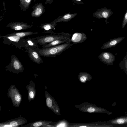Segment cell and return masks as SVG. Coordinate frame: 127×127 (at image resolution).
Instances as JSON below:
<instances>
[{
  "label": "cell",
  "instance_id": "cell-2",
  "mask_svg": "<svg viewBox=\"0 0 127 127\" xmlns=\"http://www.w3.org/2000/svg\"><path fill=\"white\" fill-rule=\"evenodd\" d=\"M71 35L68 33H54L47 35L38 36L34 38L36 40L39 45H43L48 44L55 40L70 38Z\"/></svg>",
  "mask_w": 127,
  "mask_h": 127
},
{
  "label": "cell",
  "instance_id": "cell-30",
  "mask_svg": "<svg viewBox=\"0 0 127 127\" xmlns=\"http://www.w3.org/2000/svg\"><path fill=\"white\" fill-rule=\"evenodd\" d=\"M54 0H46L45 3L47 4L48 3H51Z\"/></svg>",
  "mask_w": 127,
  "mask_h": 127
},
{
  "label": "cell",
  "instance_id": "cell-18",
  "mask_svg": "<svg viewBox=\"0 0 127 127\" xmlns=\"http://www.w3.org/2000/svg\"><path fill=\"white\" fill-rule=\"evenodd\" d=\"M61 17V16H59L51 23L42 24L40 26V28L45 31H46V32L41 33H50L51 34L54 33L52 30L55 28L57 25V21Z\"/></svg>",
  "mask_w": 127,
  "mask_h": 127
},
{
  "label": "cell",
  "instance_id": "cell-14",
  "mask_svg": "<svg viewBox=\"0 0 127 127\" xmlns=\"http://www.w3.org/2000/svg\"><path fill=\"white\" fill-rule=\"evenodd\" d=\"M39 44L36 40L34 38H30L28 37L26 39L23 38L22 42V47H27L34 49L38 48Z\"/></svg>",
  "mask_w": 127,
  "mask_h": 127
},
{
  "label": "cell",
  "instance_id": "cell-32",
  "mask_svg": "<svg viewBox=\"0 0 127 127\" xmlns=\"http://www.w3.org/2000/svg\"><path fill=\"white\" fill-rule=\"evenodd\" d=\"M22 0H20V2H21Z\"/></svg>",
  "mask_w": 127,
  "mask_h": 127
},
{
  "label": "cell",
  "instance_id": "cell-5",
  "mask_svg": "<svg viewBox=\"0 0 127 127\" xmlns=\"http://www.w3.org/2000/svg\"><path fill=\"white\" fill-rule=\"evenodd\" d=\"M24 38L10 33L4 35H0V38H3L2 42L4 43L12 45L22 50V42Z\"/></svg>",
  "mask_w": 127,
  "mask_h": 127
},
{
  "label": "cell",
  "instance_id": "cell-22",
  "mask_svg": "<svg viewBox=\"0 0 127 127\" xmlns=\"http://www.w3.org/2000/svg\"><path fill=\"white\" fill-rule=\"evenodd\" d=\"M78 14L77 13H70V12L61 16L57 21V23L60 22H67L70 20Z\"/></svg>",
  "mask_w": 127,
  "mask_h": 127
},
{
  "label": "cell",
  "instance_id": "cell-33",
  "mask_svg": "<svg viewBox=\"0 0 127 127\" xmlns=\"http://www.w3.org/2000/svg\"><path fill=\"white\" fill-rule=\"evenodd\" d=\"M124 127H127V125H126V126H124Z\"/></svg>",
  "mask_w": 127,
  "mask_h": 127
},
{
  "label": "cell",
  "instance_id": "cell-26",
  "mask_svg": "<svg viewBox=\"0 0 127 127\" xmlns=\"http://www.w3.org/2000/svg\"><path fill=\"white\" fill-rule=\"evenodd\" d=\"M119 65L122 69L125 70L127 74V61L125 57L120 63Z\"/></svg>",
  "mask_w": 127,
  "mask_h": 127
},
{
  "label": "cell",
  "instance_id": "cell-34",
  "mask_svg": "<svg viewBox=\"0 0 127 127\" xmlns=\"http://www.w3.org/2000/svg\"><path fill=\"white\" fill-rule=\"evenodd\" d=\"M35 0H34V2Z\"/></svg>",
  "mask_w": 127,
  "mask_h": 127
},
{
  "label": "cell",
  "instance_id": "cell-24",
  "mask_svg": "<svg viewBox=\"0 0 127 127\" xmlns=\"http://www.w3.org/2000/svg\"><path fill=\"white\" fill-rule=\"evenodd\" d=\"M39 33L38 32H34L31 31L14 32L10 33L11 34L15 35L21 37H24L25 36L33 34Z\"/></svg>",
  "mask_w": 127,
  "mask_h": 127
},
{
  "label": "cell",
  "instance_id": "cell-10",
  "mask_svg": "<svg viewBox=\"0 0 127 127\" xmlns=\"http://www.w3.org/2000/svg\"><path fill=\"white\" fill-rule=\"evenodd\" d=\"M98 58L101 62L108 65H113L115 60V56L112 53L107 51L100 54Z\"/></svg>",
  "mask_w": 127,
  "mask_h": 127
},
{
  "label": "cell",
  "instance_id": "cell-20",
  "mask_svg": "<svg viewBox=\"0 0 127 127\" xmlns=\"http://www.w3.org/2000/svg\"><path fill=\"white\" fill-rule=\"evenodd\" d=\"M44 7L41 3L37 5L32 13V16L33 17H38L43 13Z\"/></svg>",
  "mask_w": 127,
  "mask_h": 127
},
{
  "label": "cell",
  "instance_id": "cell-1",
  "mask_svg": "<svg viewBox=\"0 0 127 127\" xmlns=\"http://www.w3.org/2000/svg\"><path fill=\"white\" fill-rule=\"evenodd\" d=\"M74 44L69 42L45 49L38 48L35 49L40 56L45 57H55L61 54Z\"/></svg>",
  "mask_w": 127,
  "mask_h": 127
},
{
  "label": "cell",
  "instance_id": "cell-4",
  "mask_svg": "<svg viewBox=\"0 0 127 127\" xmlns=\"http://www.w3.org/2000/svg\"><path fill=\"white\" fill-rule=\"evenodd\" d=\"M11 58L10 63L5 67L6 70L17 74L23 72L24 70V67L17 57L13 55L11 56Z\"/></svg>",
  "mask_w": 127,
  "mask_h": 127
},
{
  "label": "cell",
  "instance_id": "cell-25",
  "mask_svg": "<svg viewBox=\"0 0 127 127\" xmlns=\"http://www.w3.org/2000/svg\"><path fill=\"white\" fill-rule=\"evenodd\" d=\"M69 124L67 121L63 120L59 121L55 123L54 127H66L69 126Z\"/></svg>",
  "mask_w": 127,
  "mask_h": 127
},
{
  "label": "cell",
  "instance_id": "cell-13",
  "mask_svg": "<svg viewBox=\"0 0 127 127\" xmlns=\"http://www.w3.org/2000/svg\"><path fill=\"white\" fill-rule=\"evenodd\" d=\"M87 38V36L84 33L77 32L71 35L70 41L72 43L77 44L84 42Z\"/></svg>",
  "mask_w": 127,
  "mask_h": 127
},
{
  "label": "cell",
  "instance_id": "cell-29",
  "mask_svg": "<svg viewBox=\"0 0 127 127\" xmlns=\"http://www.w3.org/2000/svg\"><path fill=\"white\" fill-rule=\"evenodd\" d=\"M73 2L78 4H83L84 3L82 0H72Z\"/></svg>",
  "mask_w": 127,
  "mask_h": 127
},
{
  "label": "cell",
  "instance_id": "cell-31",
  "mask_svg": "<svg viewBox=\"0 0 127 127\" xmlns=\"http://www.w3.org/2000/svg\"><path fill=\"white\" fill-rule=\"evenodd\" d=\"M125 57L126 58V60L127 61V52L126 53V55Z\"/></svg>",
  "mask_w": 127,
  "mask_h": 127
},
{
  "label": "cell",
  "instance_id": "cell-28",
  "mask_svg": "<svg viewBox=\"0 0 127 127\" xmlns=\"http://www.w3.org/2000/svg\"><path fill=\"white\" fill-rule=\"evenodd\" d=\"M127 24V9L124 15L122 21V27L123 29Z\"/></svg>",
  "mask_w": 127,
  "mask_h": 127
},
{
  "label": "cell",
  "instance_id": "cell-7",
  "mask_svg": "<svg viewBox=\"0 0 127 127\" xmlns=\"http://www.w3.org/2000/svg\"><path fill=\"white\" fill-rule=\"evenodd\" d=\"M45 96L46 99V103L47 107L51 110L57 115H60V109L54 98L47 91H45Z\"/></svg>",
  "mask_w": 127,
  "mask_h": 127
},
{
  "label": "cell",
  "instance_id": "cell-16",
  "mask_svg": "<svg viewBox=\"0 0 127 127\" xmlns=\"http://www.w3.org/2000/svg\"><path fill=\"white\" fill-rule=\"evenodd\" d=\"M26 87L28 91V100L30 102L34 99L36 95L35 83L32 80H31Z\"/></svg>",
  "mask_w": 127,
  "mask_h": 127
},
{
  "label": "cell",
  "instance_id": "cell-17",
  "mask_svg": "<svg viewBox=\"0 0 127 127\" xmlns=\"http://www.w3.org/2000/svg\"><path fill=\"white\" fill-rule=\"evenodd\" d=\"M55 123L52 121L46 120H40L29 123L26 126L21 125V127H44L48 125H55Z\"/></svg>",
  "mask_w": 127,
  "mask_h": 127
},
{
  "label": "cell",
  "instance_id": "cell-15",
  "mask_svg": "<svg viewBox=\"0 0 127 127\" xmlns=\"http://www.w3.org/2000/svg\"><path fill=\"white\" fill-rule=\"evenodd\" d=\"M125 38L124 37H120L111 38L109 41L102 45L101 49L103 50L114 47L122 41Z\"/></svg>",
  "mask_w": 127,
  "mask_h": 127
},
{
  "label": "cell",
  "instance_id": "cell-8",
  "mask_svg": "<svg viewBox=\"0 0 127 127\" xmlns=\"http://www.w3.org/2000/svg\"><path fill=\"white\" fill-rule=\"evenodd\" d=\"M27 122V119L20 115L18 118L11 119L0 124V127H18Z\"/></svg>",
  "mask_w": 127,
  "mask_h": 127
},
{
  "label": "cell",
  "instance_id": "cell-6",
  "mask_svg": "<svg viewBox=\"0 0 127 127\" xmlns=\"http://www.w3.org/2000/svg\"><path fill=\"white\" fill-rule=\"evenodd\" d=\"M7 97L10 98L13 106L19 107L22 99L21 95L15 86L11 85L8 90Z\"/></svg>",
  "mask_w": 127,
  "mask_h": 127
},
{
  "label": "cell",
  "instance_id": "cell-12",
  "mask_svg": "<svg viewBox=\"0 0 127 127\" xmlns=\"http://www.w3.org/2000/svg\"><path fill=\"white\" fill-rule=\"evenodd\" d=\"M6 26L10 28L12 30L17 31L26 30L31 28L32 26L29 25L26 23L15 22L10 23L7 24Z\"/></svg>",
  "mask_w": 127,
  "mask_h": 127
},
{
  "label": "cell",
  "instance_id": "cell-23",
  "mask_svg": "<svg viewBox=\"0 0 127 127\" xmlns=\"http://www.w3.org/2000/svg\"><path fill=\"white\" fill-rule=\"evenodd\" d=\"M110 123L115 125H122L127 124V117H118L110 121Z\"/></svg>",
  "mask_w": 127,
  "mask_h": 127
},
{
  "label": "cell",
  "instance_id": "cell-9",
  "mask_svg": "<svg viewBox=\"0 0 127 127\" xmlns=\"http://www.w3.org/2000/svg\"><path fill=\"white\" fill-rule=\"evenodd\" d=\"M113 14L111 9L104 7L98 9L93 13L92 15L94 17L98 19L104 18L107 20Z\"/></svg>",
  "mask_w": 127,
  "mask_h": 127
},
{
  "label": "cell",
  "instance_id": "cell-19",
  "mask_svg": "<svg viewBox=\"0 0 127 127\" xmlns=\"http://www.w3.org/2000/svg\"><path fill=\"white\" fill-rule=\"evenodd\" d=\"M71 42L70 38L63 39L55 40L46 45H43L42 48L45 49Z\"/></svg>",
  "mask_w": 127,
  "mask_h": 127
},
{
  "label": "cell",
  "instance_id": "cell-27",
  "mask_svg": "<svg viewBox=\"0 0 127 127\" xmlns=\"http://www.w3.org/2000/svg\"><path fill=\"white\" fill-rule=\"evenodd\" d=\"M31 0H22L20 3L24 8L28 7L30 5Z\"/></svg>",
  "mask_w": 127,
  "mask_h": 127
},
{
  "label": "cell",
  "instance_id": "cell-3",
  "mask_svg": "<svg viewBox=\"0 0 127 127\" xmlns=\"http://www.w3.org/2000/svg\"><path fill=\"white\" fill-rule=\"evenodd\" d=\"M74 106L83 112L103 113L109 112L105 109L88 102H83L80 104L75 105Z\"/></svg>",
  "mask_w": 127,
  "mask_h": 127
},
{
  "label": "cell",
  "instance_id": "cell-21",
  "mask_svg": "<svg viewBox=\"0 0 127 127\" xmlns=\"http://www.w3.org/2000/svg\"><path fill=\"white\" fill-rule=\"evenodd\" d=\"M78 75L79 81L83 83H85L91 80L92 78V76L90 74L86 72H80Z\"/></svg>",
  "mask_w": 127,
  "mask_h": 127
},
{
  "label": "cell",
  "instance_id": "cell-11",
  "mask_svg": "<svg viewBox=\"0 0 127 127\" xmlns=\"http://www.w3.org/2000/svg\"><path fill=\"white\" fill-rule=\"evenodd\" d=\"M24 48L26 50L25 52L28 53L30 59L32 61L37 64L42 63V59L38 52L34 49L27 47H25Z\"/></svg>",
  "mask_w": 127,
  "mask_h": 127
}]
</instances>
